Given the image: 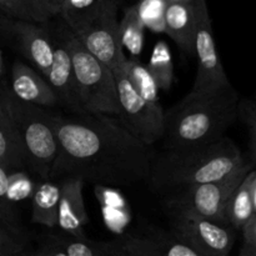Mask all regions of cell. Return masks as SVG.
<instances>
[{
  "label": "cell",
  "mask_w": 256,
  "mask_h": 256,
  "mask_svg": "<svg viewBox=\"0 0 256 256\" xmlns=\"http://www.w3.org/2000/svg\"><path fill=\"white\" fill-rule=\"evenodd\" d=\"M59 152L49 179L80 178L84 182L130 186L148 180L150 146L124 128L118 116L90 112L56 115Z\"/></svg>",
  "instance_id": "1"
},
{
  "label": "cell",
  "mask_w": 256,
  "mask_h": 256,
  "mask_svg": "<svg viewBox=\"0 0 256 256\" xmlns=\"http://www.w3.org/2000/svg\"><path fill=\"white\" fill-rule=\"evenodd\" d=\"M239 95L232 85L205 94H188L165 112V150L204 146L225 136L239 118Z\"/></svg>",
  "instance_id": "2"
},
{
  "label": "cell",
  "mask_w": 256,
  "mask_h": 256,
  "mask_svg": "<svg viewBox=\"0 0 256 256\" xmlns=\"http://www.w3.org/2000/svg\"><path fill=\"white\" fill-rule=\"evenodd\" d=\"M245 162L239 148L224 136L204 146L165 150L152 159L149 179L158 189H185L225 178Z\"/></svg>",
  "instance_id": "3"
},
{
  "label": "cell",
  "mask_w": 256,
  "mask_h": 256,
  "mask_svg": "<svg viewBox=\"0 0 256 256\" xmlns=\"http://www.w3.org/2000/svg\"><path fill=\"white\" fill-rule=\"evenodd\" d=\"M0 106L18 132L30 169L42 180L49 179L59 152L55 129L56 115L46 108L18 99L10 88L0 89Z\"/></svg>",
  "instance_id": "4"
},
{
  "label": "cell",
  "mask_w": 256,
  "mask_h": 256,
  "mask_svg": "<svg viewBox=\"0 0 256 256\" xmlns=\"http://www.w3.org/2000/svg\"><path fill=\"white\" fill-rule=\"evenodd\" d=\"M62 32L72 56L75 85L82 112L118 116L119 105L112 69L95 58L68 25Z\"/></svg>",
  "instance_id": "5"
},
{
  "label": "cell",
  "mask_w": 256,
  "mask_h": 256,
  "mask_svg": "<svg viewBox=\"0 0 256 256\" xmlns=\"http://www.w3.org/2000/svg\"><path fill=\"white\" fill-rule=\"evenodd\" d=\"M252 166V162H246L239 169L222 179L182 189V192L169 202L170 210L189 212L220 224L229 225L226 219L228 202L250 170L254 169Z\"/></svg>",
  "instance_id": "6"
},
{
  "label": "cell",
  "mask_w": 256,
  "mask_h": 256,
  "mask_svg": "<svg viewBox=\"0 0 256 256\" xmlns=\"http://www.w3.org/2000/svg\"><path fill=\"white\" fill-rule=\"evenodd\" d=\"M118 92V119L138 140L152 146L162 140L165 130V112L162 104H152L140 96L128 79L122 65L114 70Z\"/></svg>",
  "instance_id": "7"
},
{
  "label": "cell",
  "mask_w": 256,
  "mask_h": 256,
  "mask_svg": "<svg viewBox=\"0 0 256 256\" xmlns=\"http://www.w3.org/2000/svg\"><path fill=\"white\" fill-rule=\"evenodd\" d=\"M194 54L198 59V72L190 94L218 92L232 85V82H229L218 52L206 0H194Z\"/></svg>",
  "instance_id": "8"
},
{
  "label": "cell",
  "mask_w": 256,
  "mask_h": 256,
  "mask_svg": "<svg viewBox=\"0 0 256 256\" xmlns=\"http://www.w3.org/2000/svg\"><path fill=\"white\" fill-rule=\"evenodd\" d=\"M172 232L202 256H229L235 242L230 225L182 212H172Z\"/></svg>",
  "instance_id": "9"
},
{
  "label": "cell",
  "mask_w": 256,
  "mask_h": 256,
  "mask_svg": "<svg viewBox=\"0 0 256 256\" xmlns=\"http://www.w3.org/2000/svg\"><path fill=\"white\" fill-rule=\"evenodd\" d=\"M72 32L95 58L110 69L114 70L126 58L120 38L118 9L109 10Z\"/></svg>",
  "instance_id": "10"
},
{
  "label": "cell",
  "mask_w": 256,
  "mask_h": 256,
  "mask_svg": "<svg viewBox=\"0 0 256 256\" xmlns=\"http://www.w3.org/2000/svg\"><path fill=\"white\" fill-rule=\"evenodd\" d=\"M42 24L8 16L0 22V28L14 40L20 54L45 78L52 62L54 40Z\"/></svg>",
  "instance_id": "11"
},
{
  "label": "cell",
  "mask_w": 256,
  "mask_h": 256,
  "mask_svg": "<svg viewBox=\"0 0 256 256\" xmlns=\"http://www.w3.org/2000/svg\"><path fill=\"white\" fill-rule=\"evenodd\" d=\"M19 256H126L114 242H92L88 238L62 234L45 235L36 248L25 250Z\"/></svg>",
  "instance_id": "12"
},
{
  "label": "cell",
  "mask_w": 256,
  "mask_h": 256,
  "mask_svg": "<svg viewBox=\"0 0 256 256\" xmlns=\"http://www.w3.org/2000/svg\"><path fill=\"white\" fill-rule=\"evenodd\" d=\"M52 40H54L52 62L48 70V74L45 75V79L54 90L59 100V106L65 108L70 112H84L78 98L72 56L62 32L56 35L55 39L52 38Z\"/></svg>",
  "instance_id": "13"
},
{
  "label": "cell",
  "mask_w": 256,
  "mask_h": 256,
  "mask_svg": "<svg viewBox=\"0 0 256 256\" xmlns=\"http://www.w3.org/2000/svg\"><path fill=\"white\" fill-rule=\"evenodd\" d=\"M115 242L126 256H202L172 232L130 234Z\"/></svg>",
  "instance_id": "14"
},
{
  "label": "cell",
  "mask_w": 256,
  "mask_h": 256,
  "mask_svg": "<svg viewBox=\"0 0 256 256\" xmlns=\"http://www.w3.org/2000/svg\"><path fill=\"white\" fill-rule=\"evenodd\" d=\"M59 184L60 200L56 226L72 236L86 238L84 228L89 222V216L82 196L84 180L80 178H65L60 180Z\"/></svg>",
  "instance_id": "15"
},
{
  "label": "cell",
  "mask_w": 256,
  "mask_h": 256,
  "mask_svg": "<svg viewBox=\"0 0 256 256\" xmlns=\"http://www.w3.org/2000/svg\"><path fill=\"white\" fill-rule=\"evenodd\" d=\"M10 90L18 99L25 102L46 109L59 106V100L48 80L36 69L20 60L12 65Z\"/></svg>",
  "instance_id": "16"
},
{
  "label": "cell",
  "mask_w": 256,
  "mask_h": 256,
  "mask_svg": "<svg viewBox=\"0 0 256 256\" xmlns=\"http://www.w3.org/2000/svg\"><path fill=\"white\" fill-rule=\"evenodd\" d=\"M165 32L175 44L190 55H194L195 10L192 2H166L164 10Z\"/></svg>",
  "instance_id": "17"
},
{
  "label": "cell",
  "mask_w": 256,
  "mask_h": 256,
  "mask_svg": "<svg viewBox=\"0 0 256 256\" xmlns=\"http://www.w3.org/2000/svg\"><path fill=\"white\" fill-rule=\"evenodd\" d=\"M59 200V182L46 179L36 184L32 196V222L49 229L56 228Z\"/></svg>",
  "instance_id": "18"
},
{
  "label": "cell",
  "mask_w": 256,
  "mask_h": 256,
  "mask_svg": "<svg viewBox=\"0 0 256 256\" xmlns=\"http://www.w3.org/2000/svg\"><path fill=\"white\" fill-rule=\"evenodd\" d=\"M0 165L8 172L29 168L22 140L2 109H0Z\"/></svg>",
  "instance_id": "19"
},
{
  "label": "cell",
  "mask_w": 256,
  "mask_h": 256,
  "mask_svg": "<svg viewBox=\"0 0 256 256\" xmlns=\"http://www.w3.org/2000/svg\"><path fill=\"white\" fill-rule=\"evenodd\" d=\"M118 0H62L59 15L72 30L99 15L118 9Z\"/></svg>",
  "instance_id": "20"
},
{
  "label": "cell",
  "mask_w": 256,
  "mask_h": 256,
  "mask_svg": "<svg viewBox=\"0 0 256 256\" xmlns=\"http://www.w3.org/2000/svg\"><path fill=\"white\" fill-rule=\"evenodd\" d=\"M256 170H250L245 179L240 182L239 186L235 189L230 196L226 205V219L228 224L232 229H240L244 226L245 222L255 214L254 205L252 198V182Z\"/></svg>",
  "instance_id": "21"
},
{
  "label": "cell",
  "mask_w": 256,
  "mask_h": 256,
  "mask_svg": "<svg viewBox=\"0 0 256 256\" xmlns=\"http://www.w3.org/2000/svg\"><path fill=\"white\" fill-rule=\"evenodd\" d=\"M130 84L132 85L138 94L145 100L152 104H160L159 102V86L149 72L146 65L142 64L138 58H125L122 62Z\"/></svg>",
  "instance_id": "22"
},
{
  "label": "cell",
  "mask_w": 256,
  "mask_h": 256,
  "mask_svg": "<svg viewBox=\"0 0 256 256\" xmlns=\"http://www.w3.org/2000/svg\"><path fill=\"white\" fill-rule=\"evenodd\" d=\"M120 38L124 49L130 52L132 58H138L144 46L145 25L140 19L136 6H130L125 10L124 16L119 22Z\"/></svg>",
  "instance_id": "23"
},
{
  "label": "cell",
  "mask_w": 256,
  "mask_h": 256,
  "mask_svg": "<svg viewBox=\"0 0 256 256\" xmlns=\"http://www.w3.org/2000/svg\"><path fill=\"white\" fill-rule=\"evenodd\" d=\"M148 69L152 72L160 90H169L174 82V64L169 45L160 40L155 44Z\"/></svg>",
  "instance_id": "24"
},
{
  "label": "cell",
  "mask_w": 256,
  "mask_h": 256,
  "mask_svg": "<svg viewBox=\"0 0 256 256\" xmlns=\"http://www.w3.org/2000/svg\"><path fill=\"white\" fill-rule=\"evenodd\" d=\"M165 0H140L139 4L135 5L145 28L155 32H165Z\"/></svg>",
  "instance_id": "25"
},
{
  "label": "cell",
  "mask_w": 256,
  "mask_h": 256,
  "mask_svg": "<svg viewBox=\"0 0 256 256\" xmlns=\"http://www.w3.org/2000/svg\"><path fill=\"white\" fill-rule=\"evenodd\" d=\"M8 186H9V172L0 165V222L10 229L22 232L19 218L14 209L15 205H12L9 200Z\"/></svg>",
  "instance_id": "26"
},
{
  "label": "cell",
  "mask_w": 256,
  "mask_h": 256,
  "mask_svg": "<svg viewBox=\"0 0 256 256\" xmlns=\"http://www.w3.org/2000/svg\"><path fill=\"white\" fill-rule=\"evenodd\" d=\"M30 248L25 232H18L0 222V256H19Z\"/></svg>",
  "instance_id": "27"
},
{
  "label": "cell",
  "mask_w": 256,
  "mask_h": 256,
  "mask_svg": "<svg viewBox=\"0 0 256 256\" xmlns=\"http://www.w3.org/2000/svg\"><path fill=\"white\" fill-rule=\"evenodd\" d=\"M35 186L32 178L24 170H15L9 172V186H8V195L12 205L26 199H32Z\"/></svg>",
  "instance_id": "28"
},
{
  "label": "cell",
  "mask_w": 256,
  "mask_h": 256,
  "mask_svg": "<svg viewBox=\"0 0 256 256\" xmlns=\"http://www.w3.org/2000/svg\"><path fill=\"white\" fill-rule=\"evenodd\" d=\"M239 118L245 122L250 134V152L252 164L256 165V102H239Z\"/></svg>",
  "instance_id": "29"
},
{
  "label": "cell",
  "mask_w": 256,
  "mask_h": 256,
  "mask_svg": "<svg viewBox=\"0 0 256 256\" xmlns=\"http://www.w3.org/2000/svg\"><path fill=\"white\" fill-rule=\"evenodd\" d=\"M29 2L34 22H46L49 19L59 15L58 0H29Z\"/></svg>",
  "instance_id": "30"
},
{
  "label": "cell",
  "mask_w": 256,
  "mask_h": 256,
  "mask_svg": "<svg viewBox=\"0 0 256 256\" xmlns=\"http://www.w3.org/2000/svg\"><path fill=\"white\" fill-rule=\"evenodd\" d=\"M0 10H2L9 18L32 20V6H30L29 0H0Z\"/></svg>",
  "instance_id": "31"
},
{
  "label": "cell",
  "mask_w": 256,
  "mask_h": 256,
  "mask_svg": "<svg viewBox=\"0 0 256 256\" xmlns=\"http://www.w3.org/2000/svg\"><path fill=\"white\" fill-rule=\"evenodd\" d=\"M242 239H244V245L248 246H256V214L252 215L244 226L242 228Z\"/></svg>",
  "instance_id": "32"
},
{
  "label": "cell",
  "mask_w": 256,
  "mask_h": 256,
  "mask_svg": "<svg viewBox=\"0 0 256 256\" xmlns=\"http://www.w3.org/2000/svg\"><path fill=\"white\" fill-rule=\"evenodd\" d=\"M239 256H256V246H248V245H242Z\"/></svg>",
  "instance_id": "33"
},
{
  "label": "cell",
  "mask_w": 256,
  "mask_h": 256,
  "mask_svg": "<svg viewBox=\"0 0 256 256\" xmlns=\"http://www.w3.org/2000/svg\"><path fill=\"white\" fill-rule=\"evenodd\" d=\"M252 205H254V212L256 214V172L252 182Z\"/></svg>",
  "instance_id": "34"
},
{
  "label": "cell",
  "mask_w": 256,
  "mask_h": 256,
  "mask_svg": "<svg viewBox=\"0 0 256 256\" xmlns=\"http://www.w3.org/2000/svg\"><path fill=\"white\" fill-rule=\"evenodd\" d=\"M166 2H192L194 0H165Z\"/></svg>",
  "instance_id": "35"
},
{
  "label": "cell",
  "mask_w": 256,
  "mask_h": 256,
  "mask_svg": "<svg viewBox=\"0 0 256 256\" xmlns=\"http://www.w3.org/2000/svg\"><path fill=\"white\" fill-rule=\"evenodd\" d=\"M2 75V52H0V78Z\"/></svg>",
  "instance_id": "36"
},
{
  "label": "cell",
  "mask_w": 256,
  "mask_h": 256,
  "mask_svg": "<svg viewBox=\"0 0 256 256\" xmlns=\"http://www.w3.org/2000/svg\"><path fill=\"white\" fill-rule=\"evenodd\" d=\"M0 109H2V106H0Z\"/></svg>",
  "instance_id": "37"
}]
</instances>
